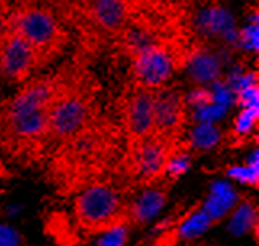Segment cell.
<instances>
[{
  "label": "cell",
  "mask_w": 259,
  "mask_h": 246,
  "mask_svg": "<svg viewBox=\"0 0 259 246\" xmlns=\"http://www.w3.org/2000/svg\"><path fill=\"white\" fill-rule=\"evenodd\" d=\"M229 47L221 48L195 47L182 60V69L195 85L208 87L224 76V69L230 57Z\"/></svg>",
  "instance_id": "9c48e42d"
},
{
  "label": "cell",
  "mask_w": 259,
  "mask_h": 246,
  "mask_svg": "<svg viewBox=\"0 0 259 246\" xmlns=\"http://www.w3.org/2000/svg\"><path fill=\"white\" fill-rule=\"evenodd\" d=\"M224 79L232 89H234L235 93L243 89H248V87L259 85L257 71H254V69H246L242 63L232 65Z\"/></svg>",
  "instance_id": "2e32d148"
},
{
  "label": "cell",
  "mask_w": 259,
  "mask_h": 246,
  "mask_svg": "<svg viewBox=\"0 0 259 246\" xmlns=\"http://www.w3.org/2000/svg\"><path fill=\"white\" fill-rule=\"evenodd\" d=\"M235 103L240 108H259V85H253L237 92Z\"/></svg>",
  "instance_id": "cb8c5ba5"
},
{
  "label": "cell",
  "mask_w": 259,
  "mask_h": 246,
  "mask_svg": "<svg viewBox=\"0 0 259 246\" xmlns=\"http://www.w3.org/2000/svg\"><path fill=\"white\" fill-rule=\"evenodd\" d=\"M235 48L242 50L246 55H257L259 52V23L246 21L238 28V39Z\"/></svg>",
  "instance_id": "e0dca14e"
},
{
  "label": "cell",
  "mask_w": 259,
  "mask_h": 246,
  "mask_svg": "<svg viewBox=\"0 0 259 246\" xmlns=\"http://www.w3.org/2000/svg\"><path fill=\"white\" fill-rule=\"evenodd\" d=\"M39 63V52L18 34L8 31L0 39V76L10 82H23Z\"/></svg>",
  "instance_id": "52a82bcc"
},
{
  "label": "cell",
  "mask_w": 259,
  "mask_h": 246,
  "mask_svg": "<svg viewBox=\"0 0 259 246\" xmlns=\"http://www.w3.org/2000/svg\"><path fill=\"white\" fill-rule=\"evenodd\" d=\"M91 116V103L82 93L60 92L49 111L47 142H68L87 129Z\"/></svg>",
  "instance_id": "3957f363"
},
{
  "label": "cell",
  "mask_w": 259,
  "mask_h": 246,
  "mask_svg": "<svg viewBox=\"0 0 259 246\" xmlns=\"http://www.w3.org/2000/svg\"><path fill=\"white\" fill-rule=\"evenodd\" d=\"M184 99H185V105L187 108L193 110H198L201 107H206V105L212 103L211 102V93L208 87H201V85H195L192 90H189L187 93H184Z\"/></svg>",
  "instance_id": "603a6c76"
},
{
  "label": "cell",
  "mask_w": 259,
  "mask_h": 246,
  "mask_svg": "<svg viewBox=\"0 0 259 246\" xmlns=\"http://www.w3.org/2000/svg\"><path fill=\"white\" fill-rule=\"evenodd\" d=\"M172 183L169 182H159L155 185L139 188L132 193L131 206H129V216H131V225H144L150 219H153L161 208L166 205L169 190Z\"/></svg>",
  "instance_id": "8fae6325"
},
{
  "label": "cell",
  "mask_w": 259,
  "mask_h": 246,
  "mask_svg": "<svg viewBox=\"0 0 259 246\" xmlns=\"http://www.w3.org/2000/svg\"><path fill=\"white\" fill-rule=\"evenodd\" d=\"M127 240V228H116V230H111L108 233H105L100 241H98V246H122Z\"/></svg>",
  "instance_id": "d4e9b609"
},
{
  "label": "cell",
  "mask_w": 259,
  "mask_h": 246,
  "mask_svg": "<svg viewBox=\"0 0 259 246\" xmlns=\"http://www.w3.org/2000/svg\"><path fill=\"white\" fill-rule=\"evenodd\" d=\"M229 113V108L221 107L216 103H209L206 107H201L198 110L192 111V119L195 122H203V124H218Z\"/></svg>",
  "instance_id": "44dd1931"
},
{
  "label": "cell",
  "mask_w": 259,
  "mask_h": 246,
  "mask_svg": "<svg viewBox=\"0 0 259 246\" xmlns=\"http://www.w3.org/2000/svg\"><path fill=\"white\" fill-rule=\"evenodd\" d=\"M230 230L237 235L251 232L257 238V208L253 198H243L232 216Z\"/></svg>",
  "instance_id": "5bb4252c"
},
{
  "label": "cell",
  "mask_w": 259,
  "mask_h": 246,
  "mask_svg": "<svg viewBox=\"0 0 259 246\" xmlns=\"http://www.w3.org/2000/svg\"><path fill=\"white\" fill-rule=\"evenodd\" d=\"M58 87L49 79H37L5 103L0 114V138L12 158H34L47 143L49 111L58 96Z\"/></svg>",
  "instance_id": "6da1fadb"
},
{
  "label": "cell",
  "mask_w": 259,
  "mask_h": 246,
  "mask_svg": "<svg viewBox=\"0 0 259 246\" xmlns=\"http://www.w3.org/2000/svg\"><path fill=\"white\" fill-rule=\"evenodd\" d=\"M187 105L184 93L172 87H164L155 92L153 114L155 130L153 135L177 142V135L182 132L187 121Z\"/></svg>",
  "instance_id": "ba28073f"
},
{
  "label": "cell",
  "mask_w": 259,
  "mask_h": 246,
  "mask_svg": "<svg viewBox=\"0 0 259 246\" xmlns=\"http://www.w3.org/2000/svg\"><path fill=\"white\" fill-rule=\"evenodd\" d=\"M193 29L206 40H221L222 45L235 48L238 23L232 8L224 4H206L193 15Z\"/></svg>",
  "instance_id": "8992f818"
},
{
  "label": "cell",
  "mask_w": 259,
  "mask_h": 246,
  "mask_svg": "<svg viewBox=\"0 0 259 246\" xmlns=\"http://www.w3.org/2000/svg\"><path fill=\"white\" fill-rule=\"evenodd\" d=\"M124 42H126V47L132 55L156 43L153 34L145 29L144 26H131V28H127L126 34H124Z\"/></svg>",
  "instance_id": "ac0fdd59"
},
{
  "label": "cell",
  "mask_w": 259,
  "mask_h": 246,
  "mask_svg": "<svg viewBox=\"0 0 259 246\" xmlns=\"http://www.w3.org/2000/svg\"><path fill=\"white\" fill-rule=\"evenodd\" d=\"M234 190H232L227 183H218L212 188V195L208 200L206 208H204V213H206L214 222H218V219L222 217L227 209L234 203Z\"/></svg>",
  "instance_id": "9a60e30c"
},
{
  "label": "cell",
  "mask_w": 259,
  "mask_h": 246,
  "mask_svg": "<svg viewBox=\"0 0 259 246\" xmlns=\"http://www.w3.org/2000/svg\"><path fill=\"white\" fill-rule=\"evenodd\" d=\"M132 193L113 175L89 185L74 198L73 203L76 228L87 235H97L132 227L129 216Z\"/></svg>",
  "instance_id": "7a4b0ae2"
},
{
  "label": "cell",
  "mask_w": 259,
  "mask_h": 246,
  "mask_svg": "<svg viewBox=\"0 0 259 246\" xmlns=\"http://www.w3.org/2000/svg\"><path fill=\"white\" fill-rule=\"evenodd\" d=\"M155 92L147 89L134 90L126 100L122 111L124 129L131 143H137L140 140L153 135L155 130V114H153Z\"/></svg>",
  "instance_id": "30bf717a"
},
{
  "label": "cell",
  "mask_w": 259,
  "mask_h": 246,
  "mask_svg": "<svg viewBox=\"0 0 259 246\" xmlns=\"http://www.w3.org/2000/svg\"><path fill=\"white\" fill-rule=\"evenodd\" d=\"M259 108H242L234 121V135L238 140H243L251 135L257 129Z\"/></svg>",
  "instance_id": "d6986e66"
},
{
  "label": "cell",
  "mask_w": 259,
  "mask_h": 246,
  "mask_svg": "<svg viewBox=\"0 0 259 246\" xmlns=\"http://www.w3.org/2000/svg\"><path fill=\"white\" fill-rule=\"evenodd\" d=\"M227 174L232 179L242 180L243 183H249L254 188H257L259 185V164H257V150H254V153L249 158L248 164L245 166H234L227 171Z\"/></svg>",
  "instance_id": "ffe728a7"
},
{
  "label": "cell",
  "mask_w": 259,
  "mask_h": 246,
  "mask_svg": "<svg viewBox=\"0 0 259 246\" xmlns=\"http://www.w3.org/2000/svg\"><path fill=\"white\" fill-rule=\"evenodd\" d=\"M224 134L216 124H203V122H195V124L189 129V135H187V145L190 150H211V148L218 146Z\"/></svg>",
  "instance_id": "4fadbf2b"
},
{
  "label": "cell",
  "mask_w": 259,
  "mask_h": 246,
  "mask_svg": "<svg viewBox=\"0 0 259 246\" xmlns=\"http://www.w3.org/2000/svg\"><path fill=\"white\" fill-rule=\"evenodd\" d=\"M13 233H10L7 228H0V246H13Z\"/></svg>",
  "instance_id": "484cf974"
},
{
  "label": "cell",
  "mask_w": 259,
  "mask_h": 246,
  "mask_svg": "<svg viewBox=\"0 0 259 246\" xmlns=\"http://www.w3.org/2000/svg\"><path fill=\"white\" fill-rule=\"evenodd\" d=\"M7 32H8V20H7L5 12L0 8V39H2Z\"/></svg>",
  "instance_id": "4316f807"
},
{
  "label": "cell",
  "mask_w": 259,
  "mask_h": 246,
  "mask_svg": "<svg viewBox=\"0 0 259 246\" xmlns=\"http://www.w3.org/2000/svg\"><path fill=\"white\" fill-rule=\"evenodd\" d=\"M10 177H12V174L8 172V169L5 168L4 161L0 160V179H10Z\"/></svg>",
  "instance_id": "83f0119b"
},
{
  "label": "cell",
  "mask_w": 259,
  "mask_h": 246,
  "mask_svg": "<svg viewBox=\"0 0 259 246\" xmlns=\"http://www.w3.org/2000/svg\"><path fill=\"white\" fill-rule=\"evenodd\" d=\"M196 246H208V244H196Z\"/></svg>",
  "instance_id": "f1b7e54d"
},
{
  "label": "cell",
  "mask_w": 259,
  "mask_h": 246,
  "mask_svg": "<svg viewBox=\"0 0 259 246\" xmlns=\"http://www.w3.org/2000/svg\"><path fill=\"white\" fill-rule=\"evenodd\" d=\"M8 31L18 34L39 52H49L60 39V26L50 12L44 8H26L8 21Z\"/></svg>",
  "instance_id": "5b68a950"
},
{
  "label": "cell",
  "mask_w": 259,
  "mask_h": 246,
  "mask_svg": "<svg viewBox=\"0 0 259 246\" xmlns=\"http://www.w3.org/2000/svg\"><path fill=\"white\" fill-rule=\"evenodd\" d=\"M208 89H209V93H211V102L212 103L221 105V107H226V108H230L232 105L235 103V92L226 82L224 77L219 79V81H216V82H212Z\"/></svg>",
  "instance_id": "7402d4cb"
},
{
  "label": "cell",
  "mask_w": 259,
  "mask_h": 246,
  "mask_svg": "<svg viewBox=\"0 0 259 246\" xmlns=\"http://www.w3.org/2000/svg\"><path fill=\"white\" fill-rule=\"evenodd\" d=\"M132 57L134 79L139 87L151 92L167 87L181 66L174 52L161 43H153Z\"/></svg>",
  "instance_id": "277c9868"
},
{
  "label": "cell",
  "mask_w": 259,
  "mask_h": 246,
  "mask_svg": "<svg viewBox=\"0 0 259 246\" xmlns=\"http://www.w3.org/2000/svg\"><path fill=\"white\" fill-rule=\"evenodd\" d=\"M91 16L102 31L118 32L126 28L129 7L126 0H92Z\"/></svg>",
  "instance_id": "7c38bea8"
}]
</instances>
